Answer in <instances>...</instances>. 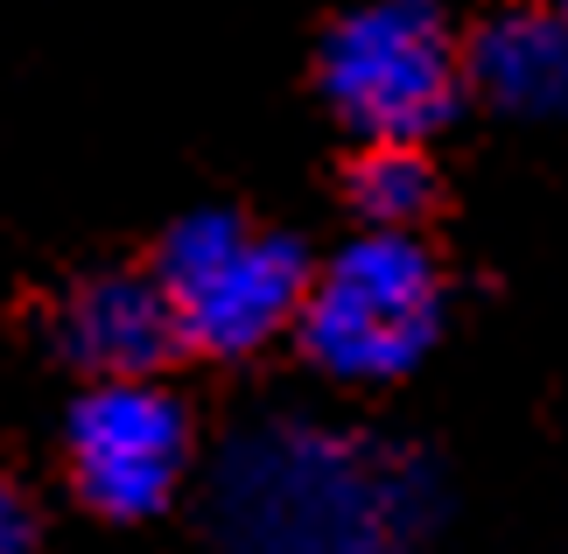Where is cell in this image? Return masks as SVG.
<instances>
[{
    "label": "cell",
    "mask_w": 568,
    "mask_h": 554,
    "mask_svg": "<svg viewBox=\"0 0 568 554\" xmlns=\"http://www.w3.org/2000/svg\"><path fill=\"white\" fill-rule=\"evenodd\" d=\"M443 309L449 288L422 239L365 225L310 274L295 344L310 351L316 372H331L344 386H393L435 351Z\"/></svg>",
    "instance_id": "2"
},
{
    "label": "cell",
    "mask_w": 568,
    "mask_h": 554,
    "mask_svg": "<svg viewBox=\"0 0 568 554\" xmlns=\"http://www.w3.org/2000/svg\"><path fill=\"white\" fill-rule=\"evenodd\" d=\"M470 84L498 113L519 120H568V14L548 0L498 8L485 29L464 42Z\"/></svg>",
    "instance_id": "7"
},
{
    "label": "cell",
    "mask_w": 568,
    "mask_h": 554,
    "mask_svg": "<svg viewBox=\"0 0 568 554\" xmlns=\"http://www.w3.org/2000/svg\"><path fill=\"white\" fill-rule=\"evenodd\" d=\"M548 8H561V14H568V0H548Z\"/></svg>",
    "instance_id": "10"
},
{
    "label": "cell",
    "mask_w": 568,
    "mask_h": 554,
    "mask_svg": "<svg viewBox=\"0 0 568 554\" xmlns=\"http://www.w3.org/2000/svg\"><path fill=\"white\" fill-rule=\"evenodd\" d=\"M190 414L162 380H92L63 421V471L99 520H155L190 484Z\"/></svg>",
    "instance_id": "5"
},
{
    "label": "cell",
    "mask_w": 568,
    "mask_h": 554,
    "mask_svg": "<svg viewBox=\"0 0 568 554\" xmlns=\"http://www.w3.org/2000/svg\"><path fill=\"white\" fill-rule=\"evenodd\" d=\"M29 547H36V513L14 492V477L0 471V554H29Z\"/></svg>",
    "instance_id": "9"
},
{
    "label": "cell",
    "mask_w": 568,
    "mask_h": 554,
    "mask_svg": "<svg viewBox=\"0 0 568 554\" xmlns=\"http://www.w3.org/2000/svg\"><path fill=\"white\" fill-rule=\"evenodd\" d=\"M316 84L358 141H428L464 99L470 57L435 0H365L323 36Z\"/></svg>",
    "instance_id": "4"
},
{
    "label": "cell",
    "mask_w": 568,
    "mask_h": 554,
    "mask_svg": "<svg viewBox=\"0 0 568 554\" xmlns=\"http://www.w3.org/2000/svg\"><path fill=\"white\" fill-rule=\"evenodd\" d=\"M310 274V253L288 232H267L239 211H190L155 253V281L196 359H253L295 338Z\"/></svg>",
    "instance_id": "3"
},
{
    "label": "cell",
    "mask_w": 568,
    "mask_h": 554,
    "mask_svg": "<svg viewBox=\"0 0 568 554\" xmlns=\"http://www.w3.org/2000/svg\"><path fill=\"white\" fill-rule=\"evenodd\" d=\"M57 344L84 380H162V365L183 351L176 309H169L155 268H113L78 281L57 309Z\"/></svg>",
    "instance_id": "6"
},
{
    "label": "cell",
    "mask_w": 568,
    "mask_h": 554,
    "mask_svg": "<svg viewBox=\"0 0 568 554\" xmlns=\"http://www.w3.org/2000/svg\"><path fill=\"white\" fill-rule=\"evenodd\" d=\"M435 471L331 421H260L211 463L217 554H422Z\"/></svg>",
    "instance_id": "1"
},
{
    "label": "cell",
    "mask_w": 568,
    "mask_h": 554,
    "mask_svg": "<svg viewBox=\"0 0 568 554\" xmlns=\"http://www.w3.org/2000/svg\"><path fill=\"white\" fill-rule=\"evenodd\" d=\"M352 211L373 232H414L435 211V169L422 141H365L352 162Z\"/></svg>",
    "instance_id": "8"
}]
</instances>
